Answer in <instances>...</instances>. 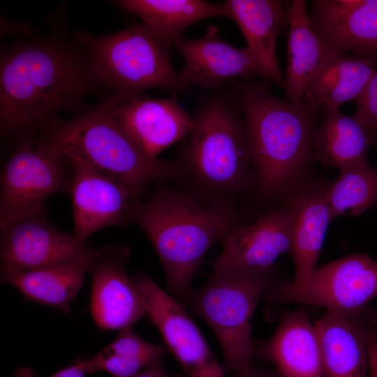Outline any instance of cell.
<instances>
[{
  "mask_svg": "<svg viewBox=\"0 0 377 377\" xmlns=\"http://www.w3.org/2000/svg\"><path fill=\"white\" fill-rule=\"evenodd\" d=\"M171 184H156L150 198L138 205L133 223L151 242L168 288L175 298L185 302L209 249L245 223L237 206L204 202Z\"/></svg>",
  "mask_w": 377,
  "mask_h": 377,
  "instance_id": "cell-4",
  "label": "cell"
},
{
  "mask_svg": "<svg viewBox=\"0 0 377 377\" xmlns=\"http://www.w3.org/2000/svg\"><path fill=\"white\" fill-rule=\"evenodd\" d=\"M292 218L287 203L273 208L249 224H243L221 242L213 272L246 275L274 272L279 257L290 253Z\"/></svg>",
  "mask_w": 377,
  "mask_h": 377,
  "instance_id": "cell-11",
  "label": "cell"
},
{
  "mask_svg": "<svg viewBox=\"0 0 377 377\" xmlns=\"http://www.w3.org/2000/svg\"><path fill=\"white\" fill-rule=\"evenodd\" d=\"M376 71L373 60L332 52L311 79L304 100L322 110L340 108L358 98Z\"/></svg>",
  "mask_w": 377,
  "mask_h": 377,
  "instance_id": "cell-24",
  "label": "cell"
},
{
  "mask_svg": "<svg viewBox=\"0 0 377 377\" xmlns=\"http://www.w3.org/2000/svg\"><path fill=\"white\" fill-rule=\"evenodd\" d=\"M281 281L274 272L246 275L212 272L209 281L192 291L188 303L211 327L223 355L225 372L249 369L256 356L251 319L259 300Z\"/></svg>",
  "mask_w": 377,
  "mask_h": 377,
  "instance_id": "cell-7",
  "label": "cell"
},
{
  "mask_svg": "<svg viewBox=\"0 0 377 377\" xmlns=\"http://www.w3.org/2000/svg\"><path fill=\"white\" fill-rule=\"evenodd\" d=\"M323 185L296 189L286 203L292 218L290 255L295 267L293 281L307 278L316 268L330 222L333 220Z\"/></svg>",
  "mask_w": 377,
  "mask_h": 377,
  "instance_id": "cell-20",
  "label": "cell"
},
{
  "mask_svg": "<svg viewBox=\"0 0 377 377\" xmlns=\"http://www.w3.org/2000/svg\"><path fill=\"white\" fill-rule=\"evenodd\" d=\"M323 119L313 137V158L324 165L339 170L367 161L373 139L355 118L340 108H324Z\"/></svg>",
  "mask_w": 377,
  "mask_h": 377,
  "instance_id": "cell-26",
  "label": "cell"
},
{
  "mask_svg": "<svg viewBox=\"0 0 377 377\" xmlns=\"http://www.w3.org/2000/svg\"><path fill=\"white\" fill-rule=\"evenodd\" d=\"M15 143L1 173L0 226L45 212L47 200L70 192L73 182L71 164L56 149L32 139Z\"/></svg>",
  "mask_w": 377,
  "mask_h": 377,
  "instance_id": "cell-8",
  "label": "cell"
},
{
  "mask_svg": "<svg viewBox=\"0 0 377 377\" xmlns=\"http://www.w3.org/2000/svg\"><path fill=\"white\" fill-rule=\"evenodd\" d=\"M339 170L327 188L332 219L345 214L357 215L377 205V168L366 161Z\"/></svg>",
  "mask_w": 377,
  "mask_h": 377,
  "instance_id": "cell-28",
  "label": "cell"
},
{
  "mask_svg": "<svg viewBox=\"0 0 377 377\" xmlns=\"http://www.w3.org/2000/svg\"><path fill=\"white\" fill-rule=\"evenodd\" d=\"M1 268L28 270L72 262L93 247L51 224L45 212L0 226Z\"/></svg>",
  "mask_w": 377,
  "mask_h": 377,
  "instance_id": "cell-14",
  "label": "cell"
},
{
  "mask_svg": "<svg viewBox=\"0 0 377 377\" xmlns=\"http://www.w3.org/2000/svg\"><path fill=\"white\" fill-rule=\"evenodd\" d=\"M309 17L332 52L377 62V0H314Z\"/></svg>",
  "mask_w": 377,
  "mask_h": 377,
  "instance_id": "cell-17",
  "label": "cell"
},
{
  "mask_svg": "<svg viewBox=\"0 0 377 377\" xmlns=\"http://www.w3.org/2000/svg\"><path fill=\"white\" fill-rule=\"evenodd\" d=\"M355 101V118L367 130L373 142H377V71Z\"/></svg>",
  "mask_w": 377,
  "mask_h": 377,
  "instance_id": "cell-29",
  "label": "cell"
},
{
  "mask_svg": "<svg viewBox=\"0 0 377 377\" xmlns=\"http://www.w3.org/2000/svg\"><path fill=\"white\" fill-rule=\"evenodd\" d=\"M289 25L285 91L293 103L304 101L306 87L332 52L313 29L306 1L293 0L287 10Z\"/></svg>",
  "mask_w": 377,
  "mask_h": 377,
  "instance_id": "cell-23",
  "label": "cell"
},
{
  "mask_svg": "<svg viewBox=\"0 0 377 377\" xmlns=\"http://www.w3.org/2000/svg\"><path fill=\"white\" fill-rule=\"evenodd\" d=\"M130 249L114 244L94 248L89 269L91 314L99 329L120 330L147 317V312L126 265Z\"/></svg>",
  "mask_w": 377,
  "mask_h": 377,
  "instance_id": "cell-13",
  "label": "cell"
},
{
  "mask_svg": "<svg viewBox=\"0 0 377 377\" xmlns=\"http://www.w3.org/2000/svg\"><path fill=\"white\" fill-rule=\"evenodd\" d=\"M376 297L377 260L360 253L316 267L301 281H281L266 296L274 305L308 304L354 318Z\"/></svg>",
  "mask_w": 377,
  "mask_h": 377,
  "instance_id": "cell-9",
  "label": "cell"
},
{
  "mask_svg": "<svg viewBox=\"0 0 377 377\" xmlns=\"http://www.w3.org/2000/svg\"><path fill=\"white\" fill-rule=\"evenodd\" d=\"M132 377H175L164 369L161 361L156 362Z\"/></svg>",
  "mask_w": 377,
  "mask_h": 377,
  "instance_id": "cell-32",
  "label": "cell"
},
{
  "mask_svg": "<svg viewBox=\"0 0 377 377\" xmlns=\"http://www.w3.org/2000/svg\"><path fill=\"white\" fill-rule=\"evenodd\" d=\"M230 18L236 22L256 59L263 79L286 89L276 52L279 31L287 22V10L277 0H228Z\"/></svg>",
  "mask_w": 377,
  "mask_h": 377,
  "instance_id": "cell-21",
  "label": "cell"
},
{
  "mask_svg": "<svg viewBox=\"0 0 377 377\" xmlns=\"http://www.w3.org/2000/svg\"><path fill=\"white\" fill-rule=\"evenodd\" d=\"M173 47L184 59V66L179 73L188 88L198 86L215 89L237 78H263L260 66L249 49L230 45L219 36L215 26H209L205 34L199 38L182 36Z\"/></svg>",
  "mask_w": 377,
  "mask_h": 377,
  "instance_id": "cell-16",
  "label": "cell"
},
{
  "mask_svg": "<svg viewBox=\"0 0 377 377\" xmlns=\"http://www.w3.org/2000/svg\"><path fill=\"white\" fill-rule=\"evenodd\" d=\"M86 373L82 369L80 361L71 366L64 368L49 377H85ZM13 377H38L31 367H21L14 370Z\"/></svg>",
  "mask_w": 377,
  "mask_h": 377,
  "instance_id": "cell-30",
  "label": "cell"
},
{
  "mask_svg": "<svg viewBox=\"0 0 377 377\" xmlns=\"http://www.w3.org/2000/svg\"><path fill=\"white\" fill-rule=\"evenodd\" d=\"M191 130L175 159L178 175L171 182L201 200L237 206V198L255 178L244 119L230 84L202 97Z\"/></svg>",
  "mask_w": 377,
  "mask_h": 377,
  "instance_id": "cell-2",
  "label": "cell"
},
{
  "mask_svg": "<svg viewBox=\"0 0 377 377\" xmlns=\"http://www.w3.org/2000/svg\"><path fill=\"white\" fill-rule=\"evenodd\" d=\"M38 140L65 157L77 158L142 195L151 183L173 182L176 161L151 158L133 142L105 98L75 117L56 118L41 130Z\"/></svg>",
  "mask_w": 377,
  "mask_h": 377,
  "instance_id": "cell-5",
  "label": "cell"
},
{
  "mask_svg": "<svg viewBox=\"0 0 377 377\" xmlns=\"http://www.w3.org/2000/svg\"><path fill=\"white\" fill-rule=\"evenodd\" d=\"M256 355L271 362L281 377H323L320 339L303 309L286 311Z\"/></svg>",
  "mask_w": 377,
  "mask_h": 377,
  "instance_id": "cell-18",
  "label": "cell"
},
{
  "mask_svg": "<svg viewBox=\"0 0 377 377\" xmlns=\"http://www.w3.org/2000/svg\"><path fill=\"white\" fill-rule=\"evenodd\" d=\"M368 344L369 353V377H377V328L371 324L369 331Z\"/></svg>",
  "mask_w": 377,
  "mask_h": 377,
  "instance_id": "cell-31",
  "label": "cell"
},
{
  "mask_svg": "<svg viewBox=\"0 0 377 377\" xmlns=\"http://www.w3.org/2000/svg\"><path fill=\"white\" fill-rule=\"evenodd\" d=\"M363 316L368 323L377 328V308L374 309L367 308Z\"/></svg>",
  "mask_w": 377,
  "mask_h": 377,
  "instance_id": "cell-34",
  "label": "cell"
},
{
  "mask_svg": "<svg viewBox=\"0 0 377 377\" xmlns=\"http://www.w3.org/2000/svg\"><path fill=\"white\" fill-rule=\"evenodd\" d=\"M65 158L73 168V234L80 241L87 243L105 228L133 223L141 195L77 158Z\"/></svg>",
  "mask_w": 377,
  "mask_h": 377,
  "instance_id": "cell-12",
  "label": "cell"
},
{
  "mask_svg": "<svg viewBox=\"0 0 377 377\" xmlns=\"http://www.w3.org/2000/svg\"><path fill=\"white\" fill-rule=\"evenodd\" d=\"M118 121L133 142L151 158L182 141L193 124V117L180 105L176 95L151 98L142 94L109 96Z\"/></svg>",
  "mask_w": 377,
  "mask_h": 377,
  "instance_id": "cell-15",
  "label": "cell"
},
{
  "mask_svg": "<svg viewBox=\"0 0 377 377\" xmlns=\"http://www.w3.org/2000/svg\"><path fill=\"white\" fill-rule=\"evenodd\" d=\"M239 104L255 178V190L272 200L297 186L313 158L321 108L306 101L280 100L266 82L230 84Z\"/></svg>",
  "mask_w": 377,
  "mask_h": 377,
  "instance_id": "cell-3",
  "label": "cell"
},
{
  "mask_svg": "<svg viewBox=\"0 0 377 377\" xmlns=\"http://www.w3.org/2000/svg\"><path fill=\"white\" fill-rule=\"evenodd\" d=\"M94 249L64 264L28 270L1 268V281L18 290L27 300L68 313L89 273Z\"/></svg>",
  "mask_w": 377,
  "mask_h": 377,
  "instance_id": "cell-22",
  "label": "cell"
},
{
  "mask_svg": "<svg viewBox=\"0 0 377 377\" xmlns=\"http://www.w3.org/2000/svg\"><path fill=\"white\" fill-rule=\"evenodd\" d=\"M75 36L88 51L98 85L119 96H138L156 88L177 96L189 89L174 68L171 47L142 23L107 36L80 32Z\"/></svg>",
  "mask_w": 377,
  "mask_h": 377,
  "instance_id": "cell-6",
  "label": "cell"
},
{
  "mask_svg": "<svg viewBox=\"0 0 377 377\" xmlns=\"http://www.w3.org/2000/svg\"><path fill=\"white\" fill-rule=\"evenodd\" d=\"M168 350L137 334L132 326L119 331L115 339L95 355L80 360L86 373L106 371L112 377H132L161 361Z\"/></svg>",
  "mask_w": 377,
  "mask_h": 377,
  "instance_id": "cell-27",
  "label": "cell"
},
{
  "mask_svg": "<svg viewBox=\"0 0 377 377\" xmlns=\"http://www.w3.org/2000/svg\"><path fill=\"white\" fill-rule=\"evenodd\" d=\"M147 317L189 377H225V371L179 300L143 272L133 277Z\"/></svg>",
  "mask_w": 377,
  "mask_h": 377,
  "instance_id": "cell-10",
  "label": "cell"
},
{
  "mask_svg": "<svg viewBox=\"0 0 377 377\" xmlns=\"http://www.w3.org/2000/svg\"><path fill=\"white\" fill-rule=\"evenodd\" d=\"M114 3L138 17L142 23L170 47L192 24L213 17H230L225 3L202 0H120Z\"/></svg>",
  "mask_w": 377,
  "mask_h": 377,
  "instance_id": "cell-25",
  "label": "cell"
},
{
  "mask_svg": "<svg viewBox=\"0 0 377 377\" xmlns=\"http://www.w3.org/2000/svg\"><path fill=\"white\" fill-rule=\"evenodd\" d=\"M1 136L16 141L34 134L76 107L95 85L89 59L58 40L20 45L1 54Z\"/></svg>",
  "mask_w": 377,
  "mask_h": 377,
  "instance_id": "cell-1",
  "label": "cell"
},
{
  "mask_svg": "<svg viewBox=\"0 0 377 377\" xmlns=\"http://www.w3.org/2000/svg\"><path fill=\"white\" fill-rule=\"evenodd\" d=\"M237 374V377H281L276 371L261 369L253 366L247 370Z\"/></svg>",
  "mask_w": 377,
  "mask_h": 377,
  "instance_id": "cell-33",
  "label": "cell"
},
{
  "mask_svg": "<svg viewBox=\"0 0 377 377\" xmlns=\"http://www.w3.org/2000/svg\"><path fill=\"white\" fill-rule=\"evenodd\" d=\"M321 348L323 377H369L370 324L362 315L331 311L315 323Z\"/></svg>",
  "mask_w": 377,
  "mask_h": 377,
  "instance_id": "cell-19",
  "label": "cell"
}]
</instances>
